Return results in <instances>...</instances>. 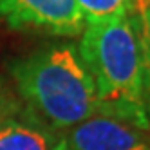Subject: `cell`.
<instances>
[{
    "label": "cell",
    "mask_w": 150,
    "mask_h": 150,
    "mask_svg": "<svg viewBox=\"0 0 150 150\" xmlns=\"http://www.w3.org/2000/svg\"><path fill=\"white\" fill-rule=\"evenodd\" d=\"M76 49L105 110L148 128L146 65L139 18L132 13L87 24Z\"/></svg>",
    "instance_id": "1"
},
{
    "label": "cell",
    "mask_w": 150,
    "mask_h": 150,
    "mask_svg": "<svg viewBox=\"0 0 150 150\" xmlns=\"http://www.w3.org/2000/svg\"><path fill=\"white\" fill-rule=\"evenodd\" d=\"M9 71L27 110L47 128L67 130L105 110L76 45L36 51L15 60Z\"/></svg>",
    "instance_id": "2"
},
{
    "label": "cell",
    "mask_w": 150,
    "mask_h": 150,
    "mask_svg": "<svg viewBox=\"0 0 150 150\" xmlns=\"http://www.w3.org/2000/svg\"><path fill=\"white\" fill-rule=\"evenodd\" d=\"M54 150H150V134L125 116L101 110L67 128Z\"/></svg>",
    "instance_id": "3"
},
{
    "label": "cell",
    "mask_w": 150,
    "mask_h": 150,
    "mask_svg": "<svg viewBox=\"0 0 150 150\" xmlns=\"http://www.w3.org/2000/svg\"><path fill=\"white\" fill-rule=\"evenodd\" d=\"M0 18L16 31L78 36L85 16L76 0H0Z\"/></svg>",
    "instance_id": "4"
},
{
    "label": "cell",
    "mask_w": 150,
    "mask_h": 150,
    "mask_svg": "<svg viewBox=\"0 0 150 150\" xmlns=\"http://www.w3.org/2000/svg\"><path fill=\"white\" fill-rule=\"evenodd\" d=\"M56 139L51 130L42 125L27 110L0 123V150H54Z\"/></svg>",
    "instance_id": "5"
},
{
    "label": "cell",
    "mask_w": 150,
    "mask_h": 150,
    "mask_svg": "<svg viewBox=\"0 0 150 150\" xmlns=\"http://www.w3.org/2000/svg\"><path fill=\"white\" fill-rule=\"evenodd\" d=\"M87 24L105 22L134 13L136 0H76Z\"/></svg>",
    "instance_id": "6"
},
{
    "label": "cell",
    "mask_w": 150,
    "mask_h": 150,
    "mask_svg": "<svg viewBox=\"0 0 150 150\" xmlns=\"http://www.w3.org/2000/svg\"><path fill=\"white\" fill-rule=\"evenodd\" d=\"M137 18H139V29H141L145 65H146V98L150 100V4Z\"/></svg>",
    "instance_id": "7"
},
{
    "label": "cell",
    "mask_w": 150,
    "mask_h": 150,
    "mask_svg": "<svg viewBox=\"0 0 150 150\" xmlns=\"http://www.w3.org/2000/svg\"><path fill=\"white\" fill-rule=\"evenodd\" d=\"M18 112H22L20 100L6 87L4 81H0V123L16 116Z\"/></svg>",
    "instance_id": "8"
},
{
    "label": "cell",
    "mask_w": 150,
    "mask_h": 150,
    "mask_svg": "<svg viewBox=\"0 0 150 150\" xmlns=\"http://www.w3.org/2000/svg\"><path fill=\"white\" fill-rule=\"evenodd\" d=\"M148 4H150V0H136V2H134V15L139 16L148 7Z\"/></svg>",
    "instance_id": "9"
}]
</instances>
